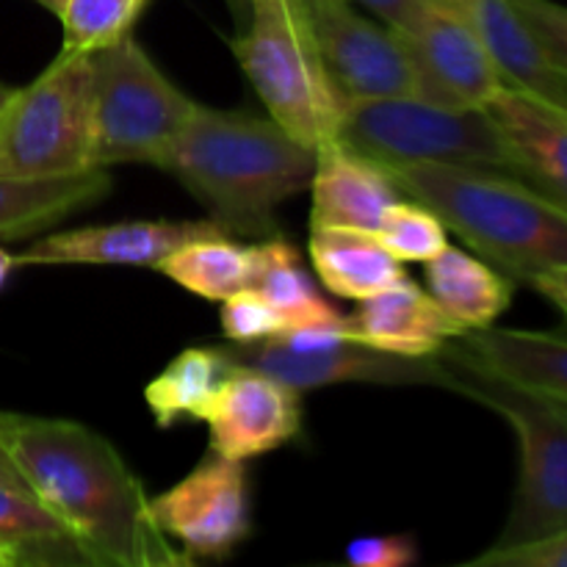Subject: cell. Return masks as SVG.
Listing matches in <instances>:
<instances>
[{"mask_svg": "<svg viewBox=\"0 0 567 567\" xmlns=\"http://www.w3.org/2000/svg\"><path fill=\"white\" fill-rule=\"evenodd\" d=\"M0 452L92 567L192 565L158 526L138 476L100 432L0 410Z\"/></svg>", "mask_w": 567, "mask_h": 567, "instance_id": "6da1fadb", "label": "cell"}, {"mask_svg": "<svg viewBox=\"0 0 567 567\" xmlns=\"http://www.w3.org/2000/svg\"><path fill=\"white\" fill-rule=\"evenodd\" d=\"M227 236L275 238L277 208L310 186L316 150L271 116L197 103L158 164Z\"/></svg>", "mask_w": 567, "mask_h": 567, "instance_id": "7a4b0ae2", "label": "cell"}, {"mask_svg": "<svg viewBox=\"0 0 567 567\" xmlns=\"http://www.w3.org/2000/svg\"><path fill=\"white\" fill-rule=\"evenodd\" d=\"M388 172L404 197L435 210L509 280L567 269V210L520 177L435 164Z\"/></svg>", "mask_w": 567, "mask_h": 567, "instance_id": "3957f363", "label": "cell"}, {"mask_svg": "<svg viewBox=\"0 0 567 567\" xmlns=\"http://www.w3.org/2000/svg\"><path fill=\"white\" fill-rule=\"evenodd\" d=\"M449 391L509 421L520 446V474L504 532L491 548H513L567 529V404L509 382L471 358L457 341L441 349Z\"/></svg>", "mask_w": 567, "mask_h": 567, "instance_id": "277c9868", "label": "cell"}, {"mask_svg": "<svg viewBox=\"0 0 567 567\" xmlns=\"http://www.w3.org/2000/svg\"><path fill=\"white\" fill-rule=\"evenodd\" d=\"M230 50L271 120L308 147L336 138L343 97L321 61L305 0H241Z\"/></svg>", "mask_w": 567, "mask_h": 567, "instance_id": "5b68a950", "label": "cell"}, {"mask_svg": "<svg viewBox=\"0 0 567 567\" xmlns=\"http://www.w3.org/2000/svg\"><path fill=\"white\" fill-rule=\"evenodd\" d=\"M336 138L385 169L435 164L520 177L518 161L487 109H452L419 94L349 100Z\"/></svg>", "mask_w": 567, "mask_h": 567, "instance_id": "8992f818", "label": "cell"}, {"mask_svg": "<svg viewBox=\"0 0 567 567\" xmlns=\"http://www.w3.org/2000/svg\"><path fill=\"white\" fill-rule=\"evenodd\" d=\"M94 59L59 50L0 111V177H66L94 166Z\"/></svg>", "mask_w": 567, "mask_h": 567, "instance_id": "52a82bcc", "label": "cell"}, {"mask_svg": "<svg viewBox=\"0 0 567 567\" xmlns=\"http://www.w3.org/2000/svg\"><path fill=\"white\" fill-rule=\"evenodd\" d=\"M94 166H158L197 100L158 70L147 50L125 33L94 50Z\"/></svg>", "mask_w": 567, "mask_h": 567, "instance_id": "ba28073f", "label": "cell"}, {"mask_svg": "<svg viewBox=\"0 0 567 567\" xmlns=\"http://www.w3.org/2000/svg\"><path fill=\"white\" fill-rule=\"evenodd\" d=\"M419 97L452 109H485L507 83L474 28L443 0H424L402 28Z\"/></svg>", "mask_w": 567, "mask_h": 567, "instance_id": "9c48e42d", "label": "cell"}, {"mask_svg": "<svg viewBox=\"0 0 567 567\" xmlns=\"http://www.w3.org/2000/svg\"><path fill=\"white\" fill-rule=\"evenodd\" d=\"M233 365L264 371L297 393L319 391L341 382H374V385H441L449 391V365L441 354L402 358L343 336L324 347L288 349L282 343L255 341L225 347Z\"/></svg>", "mask_w": 567, "mask_h": 567, "instance_id": "30bf717a", "label": "cell"}, {"mask_svg": "<svg viewBox=\"0 0 567 567\" xmlns=\"http://www.w3.org/2000/svg\"><path fill=\"white\" fill-rule=\"evenodd\" d=\"M305 9L343 103L419 94L408 53L385 22L365 17L354 0H305Z\"/></svg>", "mask_w": 567, "mask_h": 567, "instance_id": "8fae6325", "label": "cell"}, {"mask_svg": "<svg viewBox=\"0 0 567 567\" xmlns=\"http://www.w3.org/2000/svg\"><path fill=\"white\" fill-rule=\"evenodd\" d=\"M161 529L192 559H225L249 535L244 463L210 452L186 480L150 498Z\"/></svg>", "mask_w": 567, "mask_h": 567, "instance_id": "7c38bea8", "label": "cell"}, {"mask_svg": "<svg viewBox=\"0 0 567 567\" xmlns=\"http://www.w3.org/2000/svg\"><path fill=\"white\" fill-rule=\"evenodd\" d=\"M210 452L227 460H247L286 446L299 435L302 404L293 388L264 371L233 365L205 410Z\"/></svg>", "mask_w": 567, "mask_h": 567, "instance_id": "4fadbf2b", "label": "cell"}, {"mask_svg": "<svg viewBox=\"0 0 567 567\" xmlns=\"http://www.w3.org/2000/svg\"><path fill=\"white\" fill-rule=\"evenodd\" d=\"M221 233L214 221L136 219L78 227L33 241L14 266H144L158 269L183 244ZM227 236V233H225Z\"/></svg>", "mask_w": 567, "mask_h": 567, "instance_id": "5bb4252c", "label": "cell"}, {"mask_svg": "<svg viewBox=\"0 0 567 567\" xmlns=\"http://www.w3.org/2000/svg\"><path fill=\"white\" fill-rule=\"evenodd\" d=\"M476 31L504 83L567 114V72L548 55L515 0H443Z\"/></svg>", "mask_w": 567, "mask_h": 567, "instance_id": "9a60e30c", "label": "cell"}, {"mask_svg": "<svg viewBox=\"0 0 567 567\" xmlns=\"http://www.w3.org/2000/svg\"><path fill=\"white\" fill-rule=\"evenodd\" d=\"M310 192H313L310 230L352 227V230L377 233L385 210L404 199L402 188L385 166L354 153L338 138L316 147Z\"/></svg>", "mask_w": 567, "mask_h": 567, "instance_id": "2e32d148", "label": "cell"}, {"mask_svg": "<svg viewBox=\"0 0 567 567\" xmlns=\"http://www.w3.org/2000/svg\"><path fill=\"white\" fill-rule=\"evenodd\" d=\"M347 332L365 347L402 358H430L465 336L463 327L430 297V291L415 286L410 277L374 297L360 299L358 310L347 319Z\"/></svg>", "mask_w": 567, "mask_h": 567, "instance_id": "e0dca14e", "label": "cell"}, {"mask_svg": "<svg viewBox=\"0 0 567 567\" xmlns=\"http://www.w3.org/2000/svg\"><path fill=\"white\" fill-rule=\"evenodd\" d=\"M487 114L507 138L520 181L535 186L548 199L567 210V114L520 92L504 86L491 103Z\"/></svg>", "mask_w": 567, "mask_h": 567, "instance_id": "ac0fdd59", "label": "cell"}, {"mask_svg": "<svg viewBox=\"0 0 567 567\" xmlns=\"http://www.w3.org/2000/svg\"><path fill=\"white\" fill-rule=\"evenodd\" d=\"M460 347L498 377L567 404V338L557 332L482 327L457 338Z\"/></svg>", "mask_w": 567, "mask_h": 567, "instance_id": "d6986e66", "label": "cell"}, {"mask_svg": "<svg viewBox=\"0 0 567 567\" xmlns=\"http://www.w3.org/2000/svg\"><path fill=\"white\" fill-rule=\"evenodd\" d=\"M109 169L66 177H0V241L37 236L109 194Z\"/></svg>", "mask_w": 567, "mask_h": 567, "instance_id": "ffe728a7", "label": "cell"}, {"mask_svg": "<svg viewBox=\"0 0 567 567\" xmlns=\"http://www.w3.org/2000/svg\"><path fill=\"white\" fill-rule=\"evenodd\" d=\"M310 260L321 286L341 299H369L404 280L402 260L393 258L374 233L352 227L310 230Z\"/></svg>", "mask_w": 567, "mask_h": 567, "instance_id": "44dd1931", "label": "cell"}, {"mask_svg": "<svg viewBox=\"0 0 567 567\" xmlns=\"http://www.w3.org/2000/svg\"><path fill=\"white\" fill-rule=\"evenodd\" d=\"M426 291L465 332L496 324L513 302V280L449 244L426 260Z\"/></svg>", "mask_w": 567, "mask_h": 567, "instance_id": "7402d4cb", "label": "cell"}, {"mask_svg": "<svg viewBox=\"0 0 567 567\" xmlns=\"http://www.w3.org/2000/svg\"><path fill=\"white\" fill-rule=\"evenodd\" d=\"M0 551L11 565H89L70 529L25 482L0 480Z\"/></svg>", "mask_w": 567, "mask_h": 567, "instance_id": "603a6c76", "label": "cell"}, {"mask_svg": "<svg viewBox=\"0 0 567 567\" xmlns=\"http://www.w3.org/2000/svg\"><path fill=\"white\" fill-rule=\"evenodd\" d=\"M255 252L252 288L280 313L286 327H343L347 316L338 313L319 293L302 264V255L286 238H264Z\"/></svg>", "mask_w": 567, "mask_h": 567, "instance_id": "cb8c5ba5", "label": "cell"}, {"mask_svg": "<svg viewBox=\"0 0 567 567\" xmlns=\"http://www.w3.org/2000/svg\"><path fill=\"white\" fill-rule=\"evenodd\" d=\"M233 371L225 347H188L144 388V402L161 430L203 421L210 399Z\"/></svg>", "mask_w": 567, "mask_h": 567, "instance_id": "d4e9b609", "label": "cell"}, {"mask_svg": "<svg viewBox=\"0 0 567 567\" xmlns=\"http://www.w3.org/2000/svg\"><path fill=\"white\" fill-rule=\"evenodd\" d=\"M155 271L208 302H225L233 293L252 288L255 252L225 233H216L183 244L169 258L161 260Z\"/></svg>", "mask_w": 567, "mask_h": 567, "instance_id": "484cf974", "label": "cell"}, {"mask_svg": "<svg viewBox=\"0 0 567 567\" xmlns=\"http://www.w3.org/2000/svg\"><path fill=\"white\" fill-rule=\"evenodd\" d=\"M144 3L147 0H64L55 14L64 28L61 50L94 53L116 42L131 33L133 20L144 9Z\"/></svg>", "mask_w": 567, "mask_h": 567, "instance_id": "4316f807", "label": "cell"}, {"mask_svg": "<svg viewBox=\"0 0 567 567\" xmlns=\"http://www.w3.org/2000/svg\"><path fill=\"white\" fill-rule=\"evenodd\" d=\"M449 227L441 216L415 199H399L382 216L374 236L396 260L426 264L449 247Z\"/></svg>", "mask_w": 567, "mask_h": 567, "instance_id": "83f0119b", "label": "cell"}, {"mask_svg": "<svg viewBox=\"0 0 567 567\" xmlns=\"http://www.w3.org/2000/svg\"><path fill=\"white\" fill-rule=\"evenodd\" d=\"M280 330V313L255 288H244L221 302V332L230 343L266 341Z\"/></svg>", "mask_w": 567, "mask_h": 567, "instance_id": "f1b7e54d", "label": "cell"}, {"mask_svg": "<svg viewBox=\"0 0 567 567\" xmlns=\"http://www.w3.org/2000/svg\"><path fill=\"white\" fill-rule=\"evenodd\" d=\"M474 567H567V529L513 548H487L471 559Z\"/></svg>", "mask_w": 567, "mask_h": 567, "instance_id": "f546056e", "label": "cell"}, {"mask_svg": "<svg viewBox=\"0 0 567 567\" xmlns=\"http://www.w3.org/2000/svg\"><path fill=\"white\" fill-rule=\"evenodd\" d=\"M515 6L559 70L567 72V6L554 0H515Z\"/></svg>", "mask_w": 567, "mask_h": 567, "instance_id": "4dcf8cb0", "label": "cell"}, {"mask_svg": "<svg viewBox=\"0 0 567 567\" xmlns=\"http://www.w3.org/2000/svg\"><path fill=\"white\" fill-rule=\"evenodd\" d=\"M419 559L413 537H358L347 546V563L354 567H408Z\"/></svg>", "mask_w": 567, "mask_h": 567, "instance_id": "1f68e13d", "label": "cell"}, {"mask_svg": "<svg viewBox=\"0 0 567 567\" xmlns=\"http://www.w3.org/2000/svg\"><path fill=\"white\" fill-rule=\"evenodd\" d=\"M354 3L374 11L388 28H402L404 22L419 11V6L424 3V0H354Z\"/></svg>", "mask_w": 567, "mask_h": 567, "instance_id": "d6a6232c", "label": "cell"}, {"mask_svg": "<svg viewBox=\"0 0 567 567\" xmlns=\"http://www.w3.org/2000/svg\"><path fill=\"white\" fill-rule=\"evenodd\" d=\"M529 286L535 288L537 293H543V297H546L567 319V269L543 271V275L532 277Z\"/></svg>", "mask_w": 567, "mask_h": 567, "instance_id": "836d02e7", "label": "cell"}, {"mask_svg": "<svg viewBox=\"0 0 567 567\" xmlns=\"http://www.w3.org/2000/svg\"><path fill=\"white\" fill-rule=\"evenodd\" d=\"M11 269H14V255H9L3 247H0V288H3V282L9 280Z\"/></svg>", "mask_w": 567, "mask_h": 567, "instance_id": "e575fe53", "label": "cell"}, {"mask_svg": "<svg viewBox=\"0 0 567 567\" xmlns=\"http://www.w3.org/2000/svg\"><path fill=\"white\" fill-rule=\"evenodd\" d=\"M0 480H9V482H22V476L17 474L14 465L9 463V457H6L3 452H0Z\"/></svg>", "mask_w": 567, "mask_h": 567, "instance_id": "d590c367", "label": "cell"}, {"mask_svg": "<svg viewBox=\"0 0 567 567\" xmlns=\"http://www.w3.org/2000/svg\"><path fill=\"white\" fill-rule=\"evenodd\" d=\"M11 92H14V86H6V83H0V111H3V105L9 103Z\"/></svg>", "mask_w": 567, "mask_h": 567, "instance_id": "8d00e7d4", "label": "cell"}, {"mask_svg": "<svg viewBox=\"0 0 567 567\" xmlns=\"http://www.w3.org/2000/svg\"><path fill=\"white\" fill-rule=\"evenodd\" d=\"M37 3H42L44 9H50L53 14H59V9H61V3H64V0H37Z\"/></svg>", "mask_w": 567, "mask_h": 567, "instance_id": "74e56055", "label": "cell"}, {"mask_svg": "<svg viewBox=\"0 0 567 567\" xmlns=\"http://www.w3.org/2000/svg\"><path fill=\"white\" fill-rule=\"evenodd\" d=\"M0 567H14V565H11V559H9V557H6V554H3V551H0Z\"/></svg>", "mask_w": 567, "mask_h": 567, "instance_id": "f35d334b", "label": "cell"}]
</instances>
